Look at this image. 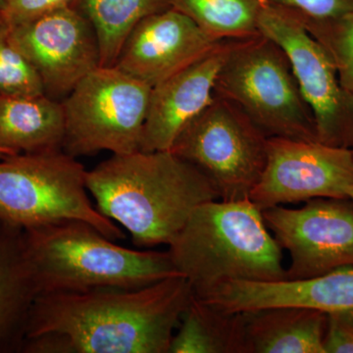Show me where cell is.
<instances>
[{"instance_id":"6da1fadb","label":"cell","mask_w":353,"mask_h":353,"mask_svg":"<svg viewBox=\"0 0 353 353\" xmlns=\"http://www.w3.org/2000/svg\"><path fill=\"white\" fill-rule=\"evenodd\" d=\"M194 296L182 275L139 289L39 294L21 353H168Z\"/></svg>"},{"instance_id":"7a4b0ae2","label":"cell","mask_w":353,"mask_h":353,"mask_svg":"<svg viewBox=\"0 0 353 353\" xmlns=\"http://www.w3.org/2000/svg\"><path fill=\"white\" fill-rule=\"evenodd\" d=\"M87 188L139 248L170 245L199 206L219 199L208 176L171 150L112 154L87 171Z\"/></svg>"},{"instance_id":"3957f363","label":"cell","mask_w":353,"mask_h":353,"mask_svg":"<svg viewBox=\"0 0 353 353\" xmlns=\"http://www.w3.org/2000/svg\"><path fill=\"white\" fill-rule=\"evenodd\" d=\"M168 246L174 267L199 299L231 281L287 277L282 248L250 199L201 204Z\"/></svg>"},{"instance_id":"277c9868","label":"cell","mask_w":353,"mask_h":353,"mask_svg":"<svg viewBox=\"0 0 353 353\" xmlns=\"http://www.w3.org/2000/svg\"><path fill=\"white\" fill-rule=\"evenodd\" d=\"M24 241L38 296L139 289L181 275L168 252L123 248L85 221L24 230Z\"/></svg>"},{"instance_id":"5b68a950","label":"cell","mask_w":353,"mask_h":353,"mask_svg":"<svg viewBox=\"0 0 353 353\" xmlns=\"http://www.w3.org/2000/svg\"><path fill=\"white\" fill-rule=\"evenodd\" d=\"M214 94L238 106L268 139L318 141L314 116L287 53L261 32L232 41Z\"/></svg>"},{"instance_id":"8992f818","label":"cell","mask_w":353,"mask_h":353,"mask_svg":"<svg viewBox=\"0 0 353 353\" xmlns=\"http://www.w3.org/2000/svg\"><path fill=\"white\" fill-rule=\"evenodd\" d=\"M65 220L85 221L114 241L126 238L90 201L76 157L64 150L0 157V221L28 230Z\"/></svg>"},{"instance_id":"52a82bcc","label":"cell","mask_w":353,"mask_h":353,"mask_svg":"<svg viewBox=\"0 0 353 353\" xmlns=\"http://www.w3.org/2000/svg\"><path fill=\"white\" fill-rule=\"evenodd\" d=\"M152 87L115 66H99L62 101L63 150L73 157L139 152Z\"/></svg>"},{"instance_id":"ba28073f","label":"cell","mask_w":353,"mask_h":353,"mask_svg":"<svg viewBox=\"0 0 353 353\" xmlns=\"http://www.w3.org/2000/svg\"><path fill=\"white\" fill-rule=\"evenodd\" d=\"M267 143L268 138L238 106L215 95L170 150L208 176L221 201H238L250 199L259 182Z\"/></svg>"},{"instance_id":"9c48e42d","label":"cell","mask_w":353,"mask_h":353,"mask_svg":"<svg viewBox=\"0 0 353 353\" xmlns=\"http://www.w3.org/2000/svg\"><path fill=\"white\" fill-rule=\"evenodd\" d=\"M259 31L280 44L314 116L317 139L353 148V99L341 87L336 67L301 21L284 9L261 3Z\"/></svg>"},{"instance_id":"30bf717a","label":"cell","mask_w":353,"mask_h":353,"mask_svg":"<svg viewBox=\"0 0 353 353\" xmlns=\"http://www.w3.org/2000/svg\"><path fill=\"white\" fill-rule=\"evenodd\" d=\"M352 189V148L269 138L266 164L250 201L263 211L314 199H350Z\"/></svg>"},{"instance_id":"8fae6325","label":"cell","mask_w":353,"mask_h":353,"mask_svg":"<svg viewBox=\"0 0 353 353\" xmlns=\"http://www.w3.org/2000/svg\"><path fill=\"white\" fill-rule=\"evenodd\" d=\"M278 245L289 253V280L324 275L353 267V202L314 199L301 208L262 211Z\"/></svg>"},{"instance_id":"7c38bea8","label":"cell","mask_w":353,"mask_h":353,"mask_svg":"<svg viewBox=\"0 0 353 353\" xmlns=\"http://www.w3.org/2000/svg\"><path fill=\"white\" fill-rule=\"evenodd\" d=\"M9 30L13 43L38 73L44 94L55 101L65 99L83 78L101 66L97 32L75 7Z\"/></svg>"},{"instance_id":"4fadbf2b","label":"cell","mask_w":353,"mask_h":353,"mask_svg":"<svg viewBox=\"0 0 353 353\" xmlns=\"http://www.w3.org/2000/svg\"><path fill=\"white\" fill-rule=\"evenodd\" d=\"M217 43L187 15L169 7L134 26L114 66L153 88Z\"/></svg>"},{"instance_id":"5bb4252c","label":"cell","mask_w":353,"mask_h":353,"mask_svg":"<svg viewBox=\"0 0 353 353\" xmlns=\"http://www.w3.org/2000/svg\"><path fill=\"white\" fill-rule=\"evenodd\" d=\"M232 41H219L187 67L152 88L139 150H170L183 128L214 99L216 78Z\"/></svg>"},{"instance_id":"9a60e30c","label":"cell","mask_w":353,"mask_h":353,"mask_svg":"<svg viewBox=\"0 0 353 353\" xmlns=\"http://www.w3.org/2000/svg\"><path fill=\"white\" fill-rule=\"evenodd\" d=\"M199 299L229 312L290 306L353 313V267L301 280L231 281Z\"/></svg>"},{"instance_id":"2e32d148","label":"cell","mask_w":353,"mask_h":353,"mask_svg":"<svg viewBox=\"0 0 353 353\" xmlns=\"http://www.w3.org/2000/svg\"><path fill=\"white\" fill-rule=\"evenodd\" d=\"M24 230L0 221V353H21L36 297Z\"/></svg>"},{"instance_id":"e0dca14e","label":"cell","mask_w":353,"mask_h":353,"mask_svg":"<svg viewBox=\"0 0 353 353\" xmlns=\"http://www.w3.org/2000/svg\"><path fill=\"white\" fill-rule=\"evenodd\" d=\"M65 115L62 102L46 94H0V148L38 153L63 150Z\"/></svg>"},{"instance_id":"ac0fdd59","label":"cell","mask_w":353,"mask_h":353,"mask_svg":"<svg viewBox=\"0 0 353 353\" xmlns=\"http://www.w3.org/2000/svg\"><path fill=\"white\" fill-rule=\"evenodd\" d=\"M243 313L246 353H325L322 311L282 306Z\"/></svg>"},{"instance_id":"d6986e66","label":"cell","mask_w":353,"mask_h":353,"mask_svg":"<svg viewBox=\"0 0 353 353\" xmlns=\"http://www.w3.org/2000/svg\"><path fill=\"white\" fill-rule=\"evenodd\" d=\"M168 353H246L243 313L223 310L194 296Z\"/></svg>"},{"instance_id":"ffe728a7","label":"cell","mask_w":353,"mask_h":353,"mask_svg":"<svg viewBox=\"0 0 353 353\" xmlns=\"http://www.w3.org/2000/svg\"><path fill=\"white\" fill-rule=\"evenodd\" d=\"M74 7L97 32L101 66H114L134 26L171 6L169 0H76Z\"/></svg>"},{"instance_id":"44dd1931","label":"cell","mask_w":353,"mask_h":353,"mask_svg":"<svg viewBox=\"0 0 353 353\" xmlns=\"http://www.w3.org/2000/svg\"><path fill=\"white\" fill-rule=\"evenodd\" d=\"M215 41H238L260 34V0H169Z\"/></svg>"},{"instance_id":"7402d4cb","label":"cell","mask_w":353,"mask_h":353,"mask_svg":"<svg viewBox=\"0 0 353 353\" xmlns=\"http://www.w3.org/2000/svg\"><path fill=\"white\" fill-rule=\"evenodd\" d=\"M336 67L341 87L353 99V12L324 20H301Z\"/></svg>"},{"instance_id":"603a6c76","label":"cell","mask_w":353,"mask_h":353,"mask_svg":"<svg viewBox=\"0 0 353 353\" xmlns=\"http://www.w3.org/2000/svg\"><path fill=\"white\" fill-rule=\"evenodd\" d=\"M44 94L36 70L13 43L8 26L0 21V94Z\"/></svg>"},{"instance_id":"cb8c5ba5","label":"cell","mask_w":353,"mask_h":353,"mask_svg":"<svg viewBox=\"0 0 353 353\" xmlns=\"http://www.w3.org/2000/svg\"><path fill=\"white\" fill-rule=\"evenodd\" d=\"M284 9L299 20H324L353 12V0H260Z\"/></svg>"},{"instance_id":"d4e9b609","label":"cell","mask_w":353,"mask_h":353,"mask_svg":"<svg viewBox=\"0 0 353 353\" xmlns=\"http://www.w3.org/2000/svg\"><path fill=\"white\" fill-rule=\"evenodd\" d=\"M75 3L76 0H4L2 22L9 27L27 24Z\"/></svg>"},{"instance_id":"484cf974","label":"cell","mask_w":353,"mask_h":353,"mask_svg":"<svg viewBox=\"0 0 353 353\" xmlns=\"http://www.w3.org/2000/svg\"><path fill=\"white\" fill-rule=\"evenodd\" d=\"M325 353H353V313L327 314Z\"/></svg>"},{"instance_id":"4316f807","label":"cell","mask_w":353,"mask_h":353,"mask_svg":"<svg viewBox=\"0 0 353 353\" xmlns=\"http://www.w3.org/2000/svg\"><path fill=\"white\" fill-rule=\"evenodd\" d=\"M6 155H13L12 153L6 152V150H2L0 148V157H6Z\"/></svg>"},{"instance_id":"83f0119b","label":"cell","mask_w":353,"mask_h":353,"mask_svg":"<svg viewBox=\"0 0 353 353\" xmlns=\"http://www.w3.org/2000/svg\"><path fill=\"white\" fill-rule=\"evenodd\" d=\"M4 0H0V21L2 22V11H3Z\"/></svg>"},{"instance_id":"f1b7e54d","label":"cell","mask_w":353,"mask_h":353,"mask_svg":"<svg viewBox=\"0 0 353 353\" xmlns=\"http://www.w3.org/2000/svg\"><path fill=\"white\" fill-rule=\"evenodd\" d=\"M350 199L353 202V189L350 192Z\"/></svg>"},{"instance_id":"f546056e","label":"cell","mask_w":353,"mask_h":353,"mask_svg":"<svg viewBox=\"0 0 353 353\" xmlns=\"http://www.w3.org/2000/svg\"><path fill=\"white\" fill-rule=\"evenodd\" d=\"M352 153H353V148H352Z\"/></svg>"}]
</instances>
